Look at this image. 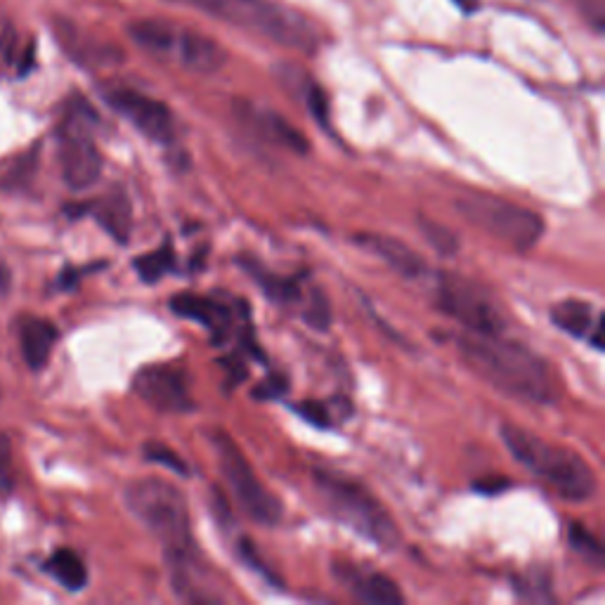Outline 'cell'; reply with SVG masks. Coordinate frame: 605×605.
<instances>
[{
	"label": "cell",
	"mask_w": 605,
	"mask_h": 605,
	"mask_svg": "<svg viewBox=\"0 0 605 605\" xmlns=\"http://www.w3.org/2000/svg\"><path fill=\"white\" fill-rule=\"evenodd\" d=\"M133 268L138 272L142 282L154 284L159 282L161 277H166L168 272L175 270V251L173 244L166 242L161 249H156L152 253H145V256L133 260Z\"/></svg>",
	"instance_id": "603a6c76"
},
{
	"label": "cell",
	"mask_w": 605,
	"mask_h": 605,
	"mask_svg": "<svg viewBox=\"0 0 605 605\" xmlns=\"http://www.w3.org/2000/svg\"><path fill=\"white\" fill-rule=\"evenodd\" d=\"M15 485V473H12V440L8 433L0 431V490L10 492Z\"/></svg>",
	"instance_id": "83f0119b"
},
{
	"label": "cell",
	"mask_w": 605,
	"mask_h": 605,
	"mask_svg": "<svg viewBox=\"0 0 605 605\" xmlns=\"http://www.w3.org/2000/svg\"><path fill=\"white\" fill-rule=\"evenodd\" d=\"M90 213H93L97 223L107 230L116 242L126 244L133 230V211H130V201L121 190H112L104 197L95 199L93 204H88Z\"/></svg>",
	"instance_id": "ffe728a7"
},
{
	"label": "cell",
	"mask_w": 605,
	"mask_h": 605,
	"mask_svg": "<svg viewBox=\"0 0 605 605\" xmlns=\"http://www.w3.org/2000/svg\"><path fill=\"white\" fill-rule=\"evenodd\" d=\"M234 114L242 121V126L249 130L251 135H256L258 140L275 147H284L294 154H308L310 142L303 138L301 130L291 126L284 116L272 112V109H263L253 102L237 100L234 102Z\"/></svg>",
	"instance_id": "7c38bea8"
},
{
	"label": "cell",
	"mask_w": 605,
	"mask_h": 605,
	"mask_svg": "<svg viewBox=\"0 0 605 605\" xmlns=\"http://www.w3.org/2000/svg\"><path fill=\"white\" fill-rule=\"evenodd\" d=\"M15 43V31H12V24L0 15V50H8Z\"/></svg>",
	"instance_id": "4dcf8cb0"
},
{
	"label": "cell",
	"mask_w": 605,
	"mask_h": 605,
	"mask_svg": "<svg viewBox=\"0 0 605 605\" xmlns=\"http://www.w3.org/2000/svg\"><path fill=\"white\" fill-rule=\"evenodd\" d=\"M128 36L130 41L138 45V48L149 52V55L171 60L175 36H178V26L161 22V19H138V22L128 26Z\"/></svg>",
	"instance_id": "44dd1931"
},
{
	"label": "cell",
	"mask_w": 605,
	"mask_h": 605,
	"mask_svg": "<svg viewBox=\"0 0 605 605\" xmlns=\"http://www.w3.org/2000/svg\"><path fill=\"white\" fill-rule=\"evenodd\" d=\"M454 208L466 223L476 225L478 230L502 242L518 253H528L535 249L539 239L544 237V218L532 208L518 206L509 199L494 197L487 192H466L454 201Z\"/></svg>",
	"instance_id": "8992f818"
},
{
	"label": "cell",
	"mask_w": 605,
	"mask_h": 605,
	"mask_svg": "<svg viewBox=\"0 0 605 605\" xmlns=\"http://www.w3.org/2000/svg\"><path fill=\"white\" fill-rule=\"evenodd\" d=\"M133 390L156 412L187 414L194 409L187 374L175 364H149L140 369L133 379Z\"/></svg>",
	"instance_id": "8fae6325"
},
{
	"label": "cell",
	"mask_w": 605,
	"mask_h": 605,
	"mask_svg": "<svg viewBox=\"0 0 605 605\" xmlns=\"http://www.w3.org/2000/svg\"><path fill=\"white\" fill-rule=\"evenodd\" d=\"M433 305L473 334H504L506 317L492 294L457 272H433L428 279Z\"/></svg>",
	"instance_id": "52a82bcc"
},
{
	"label": "cell",
	"mask_w": 605,
	"mask_h": 605,
	"mask_svg": "<svg viewBox=\"0 0 605 605\" xmlns=\"http://www.w3.org/2000/svg\"><path fill=\"white\" fill-rule=\"evenodd\" d=\"M239 263H242V270L249 272L253 277V282L260 286V291H263L265 296L270 298L272 303L277 305H286V308H296V305L305 303V298L308 294L303 291V277L301 275H279V272H272L265 268V265H260L258 260L253 258H239Z\"/></svg>",
	"instance_id": "ac0fdd59"
},
{
	"label": "cell",
	"mask_w": 605,
	"mask_h": 605,
	"mask_svg": "<svg viewBox=\"0 0 605 605\" xmlns=\"http://www.w3.org/2000/svg\"><path fill=\"white\" fill-rule=\"evenodd\" d=\"M171 60L194 74H213L227 62V55L213 38L194 34V31H178Z\"/></svg>",
	"instance_id": "e0dca14e"
},
{
	"label": "cell",
	"mask_w": 605,
	"mask_h": 605,
	"mask_svg": "<svg viewBox=\"0 0 605 605\" xmlns=\"http://www.w3.org/2000/svg\"><path fill=\"white\" fill-rule=\"evenodd\" d=\"M334 577L350 596L357 601L372 605H400L405 603V594L398 587V582L390 580L388 575L376 570H367L362 565L353 563H336Z\"/></svg>",
	"instance_id": "5bb4252c"
},
{
	"label": "cell",
	"mask_w": 605,
	"mask_h": 605,
	"mask_svg": "<svg viewBox=\"0 0 605 605\" xmlns=\"http://www.w3.org/2000/svg\"><path fill=\"white\" fill-rule=\"evenodd\" d=\"M502 442L520 466L542 480L551 490L568 502H587L596 492V476L582 457L575 452L546 442L539 435L525 431L516 424H502Z\"/></svg>",
	"instance_id": "3957f363"
},
{
	"label": "cell",
	"mask_w": 605,
	"mask_h": 605,
	"mask_svg": "<svg viewBox=\"0 0 605 605\" xmlns=\"http://www.w3.org/2000/svg\"><path fill=\"white\" fill-rule=\"evenodd\" d=\"M296 412L303 416L305 421H310V424L320 426V428H329L331 419L327 407L322 405V402H303V405H296Z\"/></svg>",
	"instance_id": "f1b7e54d"
},
{
	"label": "cell",
	"mask_w": 605,
	"mask_h": 605,
	"mask_svg": "<svg viewBox=\"0 0 605 605\" xmlns=\"http://www.w3.org/2000/svg\"><path fill=\"white\" fill-rule=\"evenodd\" d=\"M213 452L218 457L220 473H223L227 487H230L237 504L251 520L258 525H277L282 520V502L272 494L268 487L260 483L256 471H253L249 461L234 445V440L223 431H216L211 435Z\"/></svg>",
	"instance_id": "ba28073f"
},
{
	"label": "cell",
	"mask_w": 605,
	"mask_h": 605,
	"mask_svg": "<svg viewBox=\"0 0 605 605\" xmlns=\"http://www.w3.org/2000/svg\"><path fill=\"white\" fill-rule=\"evenodd\" d=\"M570 544L572 549L580 551V554L596 565V568H601L603 565V549L601 544H598V539L591 535L589 530H584L582 525H572L570 530Z\"/></svg>",
	"instance_id": "d4e9b609"
},
{
	"label": "cell",
	"mask_w": 605,
	"mask_h": 605,
	"mask_svg": "<svg viewBox=\"0 0 605 605\" xmlns=\"http://www.w3.org/2000/svg\"><path fill=\"white\" fill-rule=\"evenodd\" d=\"M454 341L468 367L509 398L532 405H549L556 400L558 386L551 367L525 343L509 341L504 334L473 331H464Z\"/></svg>",
	"instance_id": "6da1fadb"
},
{
	"label": "cell",
	"mask_w": 605,
	"mask_h": 605,
	"mask_svg": "<svg viewBox=\"0 0 605 605\" xmlns=\"http://www.w3.org/2000/svg\"><path fill=\"white\" fill-rule=\"evenodd\" d=\"M506 485H509V483H506L504 478H497V480L492 478V480H485V483L480 480V483H476V490H480L483 494H499Z\"/></svg>",
	"instance_id": "1f68e13d"
},
{
	"label": "cell",
	"mask_w": 605,
	"mask_h": 605,
	"mask_svg": "<svg viewBox=\"0 0 605 605\" xmlns=\"http://www.w3.org/2000/svg\"><path fill=\"white\" fill-rule=\"evenodd\" d=\"M301 97L305 100V107H308V112L315 116V121L320 123V126L329 128V97L324 90L317 86V83H308L305 90H301Z\"/></svg>",
	"instance_id": "484cf974"
},
{
	"label": "cell",
	"mask_w": 605,
	"mask_h": 605,
	"mask_svg": "<svg viewBox=\"0 0 605 605\" xmlns=\"http://www.w3.org/2000/svg\"><path fill=\"white\" fill-rule=\"evenodd\" d=\"M315 487L331 516L383 551L400 546V528L386 506L357 480L343 473L315 471Z\"/></svg>",
	"instance_id": "5b68a950"
},
{
	"label": "cell",
	"mask_w": 605,
	"mask_h": 605,
	"mask_svg": "<svg viewBox=\"0 0 605 605\" xmlns=\"http://www.w3.org/2000/svg\"><path fill=\"white\" fill-rule=\"evenodd\" d=\"M355 242L362 246L364 251L374 253L376 258H381L383 263L388 265L390 270L398 272L402 279L414 284H428L433 270L428 268V263L424 258L416 253L412 246H407L400 239L388 237V234H376V232H362L357 234Z\"/></svg>",
	"instance_id": "4fadbf2b"
},
{
	"label": "cell",
	"mask_w": 605,
	"mask_h": 605,
	"mask_svg": "<svg viewBox=\"0 0 605 605\" xmlns=\"http://www.w3.org/2000/svg\"><path fill=\"white\" fill-rule=\"evenodd\" d=\"M109 107L116 114L123 116L130 126L140 130L145 138L159 145H171L175 140V121L171 109L164 102L154 100V97L142 95L138 90L130 88H112L104 93Z\"/></svg>",
	"instance_id": "30bf717a"
},
{
	"label": "cell",
	"mask_w": 605,
	"mask_h": 605,
	"mask_svg": "<svg viewBox=\"0 0 605 605\" xmlns=\"http://www.w3.org/2000/svg\"><path fill=\"white\" fill-rule=\"evenodd\" d=\"M168 305H171L175 315L206 327L208 334L213 338V343L227 341V336L232 334L234 320H237V317H234V310L227 303L216 301V298L211 296L190 294V291L173 296L171 301H168Z\"/></svg>",
	"instance_id": "9a60e30c"
},
{
	"label": "cell",
	"mask_w": 605,
	"mask_h": 605,
	"mask_svg": "<svg viewBox=\"0 0 605 605\" xmlns=\"http://www.w3.org/2000/svg\"><path fill=\"white\" fill-rule=\"evenodd\" d=\"M45 570L55 577L67 591H81L88 584V570L83 565L81 556L74 554L71 549H60L50 556Z\"/></svg>",
	"instance_id": "7402d4cb"
},
{
	"label": "cell",
	"mask_w": 605,
	"mask_h": 605,
	"mask_svg": "<svg viewBox=\"0 0 605 605\" xmlns=\"http://www.w3.org/2000/svg\"><path fill=\"white\" fill-rule=\"evenodd\" d=\"M128 511L164 546L168 565L197 558L192 544L190 509L178 487L164 478H140L126 487Z\"/></svg>",
	"instance_id": "277c9868"
},
{
	"label": "cell",
	"mask_w": 605,
	"mask_h": 605,
	"mask_svg": "<svg viewBox=\"0 0 605 605\" xmlns=\"http://www.w3.org/2000/svg\"><path fill=\"white\" fill-rule=\"evenodd\" d=\"M57 331L55 324L50 320H41V317H31V320L22 322V331H19V343H22V355L24 362L29 364V369H43L48 364L52 350H55Z\"/></svg>",
	"instance_id": "d6986e66"
},
{
	"label": "cell",
	"mask_w": 605,
	"mask_h": 605,
	"mask_svg": "<svg viewBox=\"0 0 605 605\" xmlns=\"http://www.w3.org/2000/svg\"><path fill=\"white\" fill-rule=\"evenodd\" d=\"M145 459L154 461V464H159L164 468H171V471L178 473V476H187L185 461H182L173 450H168V447L159 445V442H149V445H145Z\"/></svg>",
	"instance_id": "4316f807"
},
{
	"label": "cell",
	"mask_w": 605,
	"mask_h": 605,
	"mask_svg": "<svg viewBox=\"0 0 605 605\" xmlns=\"http://www.w3.org/2000/svg\"><path fill=\"white\" fill-rule=\"evenodd\" d=\"M452 3L464 12H476L480 8V0H452Z\"/></svg>",
	"instance_id": "d6a6232c"
},
{
	"label": "cell",
	"mask_w": 605,
	"mask_h": 605,
	"mask_svg": "<svg viewBox=\"0 0 605 605\" xmlns=\"http://www.w3.org/2000/svg\"><path fill=\"white\" fill-rule=\"evenodd\" d=\"M551 322L565 334L589 341L596 350L603 348V317L594 305L582 298H565L551 308Z\"/></svg>",
	"instance_id": "2e32d148"
},
{
	"label": "cell",
	"mask_w": 605,
	"mask_h": 605,
	"mask_svg": "<svg viewBox=\"0 0 605 605\" xmlns=\"http://www.w3.org/2000/svg\"><path fill=\"white\" fill-rule=\"evenodd\" d=\"M168 3L187 5L201 15L239 26V29L268 38L282 48L315 52L320 45V34L315 26L303 15L275 0H168Z\"/></svg>",
	"instance_id": "7a4b0ae2"
},
{
	"label": "cell",
	"mask_w": 605,
	"mask_h": 605,
	"mask_svg": "<svg viewBox=\"0 0 605 605\" xmlns=\"http://www.w3.org/2000/svg\"><path fill=\"white\" fill-rule=\"evenodd\" d=\"M284 390H286V381L282 376H272V379L265 381L263 386L253 390V395H256L258 400H275L279 395H284Z\"/></svg>",
	"instance_id": "f546056e"
},
{
	"label": "cell",
	"mask_w": 605,
	"mask_h": 605,
	"mask_svg": "<svg viewBox=\"0 0 605 605\" xmlns=\"http://www.w3.org/2000/svg\"><path fill=\"white\" fill-rule=\"evenodd\" d=\"M419 223H421V232H424L426 242L431 244L433 249L440 253V256H445V258L457 256L459 237L450 230V227H445L442 223H435V220H428L424 216L419 218Z\"/></svg>",
	"instance_id": "cb8c5ba5"
},
{
	"label": "cell",
	"mask_w": 605,
	"mask_h": 605,
	"mask_svg": "<svg viewBox=\"0 0 605 605\" xmlns=\"http://www.w3.org/2000/svg\"><path fill=\"white\" fill-rule=\"evenodd\" d=\"M95 112L88 102L71 104L60 128V168L62 178L74 192L90 190L102 175V154L93 140Z\"/></svg>",
	"instance_id": "9c48e42d"
}]
</instances>
